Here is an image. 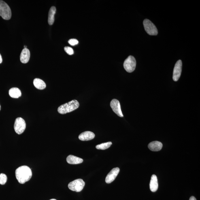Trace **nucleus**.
Instances as JSON below:
<instances>
[{"label": "nucleus", "instance_id": "13", "mask_svg": "<svg viewBox=\"0 0 200 200\" xmlns=\"http://www.w3.org/2000/svg\"><path fill=\"white\" fill-rule=\"evenodd\" d=\"M162 146V143L157 141H152L148 145L149 149L152 151H159L161 150Z\"/></svg>", "mask_w": 200, "mask_h": 200}, {"label": "nucleus", "instance_id": "12", "mask_svg": "<svg viewBox=\"0 0 200 200\" xmlns=\"http://www.w3.org/2000/svg\"><path fill=\"white\" fill-rule=\"evenodd\" d=\"M30 57V52L27 48H24L22 50L20 55V60L22 63H26L29 62Z\"/></svg>", "mask_w": 200, "mask_h": 200}, {"label": "nucleus", "instance_id": "21", "mask_svg": "<svg viewBox=\"0 0 200 200\" xmlns=\"http://www.w3.org/2000/svg\"><path fill=\"white\" fill-rule=\"evenodd\" d=\"M64 50H65L66 53L69 55H71L74 54V51L71 47L66 46L64 48Z\"/></svg>", "mask_w": 200, "mask_h": 200}, {"label": "nucleus", "instance_id": "15", "mask_svg": "<svg viewBox=\"0 0 200 200\" xmlns=\"http://www.w3.org/2000/svg\"><path fill=\"white\" fill-rule=\"evenodd\" d=\"M67 161L69 164H78L82 163L83 159L75 156L70 155L67 156Z\"/></svg>", "mask_w": 200, "mask_h": 200}, {"label": "nucleus", "instance_id": "14", "mask_svg": "<svg viewBox=\"0 0 200 200\" xmlns=\"http://www.w3.org/2000/svg\"><path fill=\"white\" fill-rule=\"evenodd\" d=\"M158 188L157 177L155 175H153L151 178L150 183V189L151 191L155 192Z\"/></svg>", "mask_w": 200, "mask_h": 200}, {"label": "nucleus", "instance_id": "19", "mask_svg": "<svg viewBox=\"0 0 200 200\" xmlns=\"http://www.w3.org/2000/svg\"><path fill=\"white\" fill-rule=\"evenodd\" d=\"M112 145V142L109 141V142L101 143V144L98 145L96 146V148L98 150H105L109 148Z\"/></svg>", "mask_w": 200, "mask_h": 200}, {"label": "nucleus", "instance_id": "8", "mask_svg": "<svg viewBox=\"0 0 200 200\" xmlns=\"http://www.w3.org/2000/svg\"><path fill=\"white\" fill-rule=\"evenodd\" d=\"M182 60H180L176 62L173 71V79L176 82L180 79L182 72Z\"/></svg>", "mask_w": 200, "mask_h": 200}, {"label": "nucleus", "instance_id": "18", "mask_svg": "<svg viewBox=\"0 0 200 200\" xmlns=\"http://www.w3.org/2000/svg\"><path fill=\"white\" fill-rule=\"evenodd\" d=\"M34 85L37 89L43 90L46 87V84L40 79L35 78L33 80Z\"/></svg>", "mask_w": 200, "mask_h": 200}, {"label": "nucleus", "instance_id": "4", "mask_svg": "<svg viewBox=\"0 0 200 200\" xmlns=\"http://www.w3.org/2000/svg\"><path fill=\"white\" fill-rule=\"evenodd\" d=\"M124 67L128 72L131 73L134 71L136 67V60L132 56H129L124 60Z\"/></svg>", "mask_w": 200, "mask_h": 200}, {"label": "nucleus", "instance_id": "7", "mask_svg": "<svg viewBox=\"0 0 200 200\" xmlns=\"http://www.w3.org/2000/svg\"><path fill=\"white\" fill-rule=\"evenodd\" d=\"M25 121L22 118H16L15 121L14 128L15 131L19 135L21 134L26 129Z\"/></svg>", "mask_w": 200, "mask_h": 200}, {"label": "nucleus", "instance_id": "23", "mask_svg": "<svg viewBox=\"0 0 200 200\" xmlns=\"http://www.w3.org/2000/svg\"><path fill=\"white\" fill-rule=\"evenodd\" d=\"M189 200H197V199H196L195 197L192 196V197L190 198Z\"/></svg>", "mask_w": 200, "mask_h": 200}, {"label": "nucleus", "instance_id": "22", "mask_svg": "<svg viewBox=\"0 0 200 200\" xmlns=\"http://www.w3.org/2000/svg\"><path fill=\"white\" fill-rule=\"evenodd\" d=\"M68 43L70 45L73 46L78 44L79 41L76 39H70L68 41Z\"/></svg>", "mask_w": 200, "mask_h": 200}, {"label": "nucleus", "instance_id": "10", "mask_svg": "<svg viewBox=\"0 0 200 200\" xmlns=\"http://www.w3.org/2000/svg\"><path fill=\"white\" fill-rule=\"evenodd\" d=\"M119 168L115 167L113 169L109 172L105 179V182L107 184H110L114 181L119 173Z\"/></svg>", "mask_w": 200, "mask_h": 200}, {"label": "nucleus", "instance_id": "17", "mask_svg": "<svg viewBox=\"0 0 200 200\" xmlns=\"http://www.w3.org/2000/svg\"><path fill=\"white\" fill-rule=\"evenodd\" d=\"M9 96L14 98H18L22 95L21 92L19 89L17 88H13L9 90Z\"/></svg>", "mask_w": 200, "mask_h": 200}, {"label": "nucleus", "instance_id": "24", "mask_svg": "<svg viewBox=\"0 0 200 200\" xmlns=\"http://www.w3.org/2000/svg\"><path fill=\"white\" fill-rule=\"evenodd\" d=\"M2 62V59L1 54H0V64Z\"/></svg>", "mask_w": 200, "mask_h": 200}, {"label": "nucleus", "instance_id": "16", "mask_svg": "<svg viewBox=\"0 0 200 200\" xmlns=\"http://www.w3.org/2000/svg\"><path fill=\"white\" fill-rule=\"evenodd\" d=\"M56 12L55 7H51L48 14V22L50 25H52L54 24V15Z\"/></svg>", "mask_w": 200, "mask_h": 200}, {"label": "nucleus", "instance_id": "25", "mask_svg": "<svg viewBox=\"0 0 200 200\" xmlns=\"http://www.w3.org/2000/svg\"><path fill=\"white\" fill-rule=\"evenodd\" d=\"M24 48H27V46H25H25H24Z\"/></svg>", "mask_w": 200, "mask_h": 200}, {"label": "nucleus", "instance_id": "6", "mask_svg": "<svg viewBox=\"0 0 200 200\" xmlns=\"http://www.w3.org/2000/svg\"><path fill=\"white\" fill-rule=\"evenodd\" d=\"M85 185V183L82 179H79L72 181L68 185V188L72 191L80 192L82 190Z\"/></svg>", "mask_w": 200, "mask_h": 200}, {"label": "nucleus", "instance_id": "20", "mask_svg": "<svg viewBox=\"0 0 200 200\" xmlns=\"http://www.w3.org/2000/svg\"><path fill=\"white\" fill-rule=\"evenodd\" d=\"M7 180V175L4 173L0 174V184L3 185L6 184Z\"/></svg>", "mask_w": 200, "mask_h": 200}, {"label": "nucleus", "instance_id": "9", "mask_svg": "<svg viewBox=\"0 0 200 200\" xmlns=\"http://www.w3.org/2000/svg\"><path fill=\"white\" fill-rule=\"evenodd\" d=\"M110 106L112 110L120 117H123L119 101L116 99H113L110 103Z\"/></svg>", "mask_w": 200, "mask_h": 200}, {"label": "nucleus", "instance_id": "26", "mask_svg": "<svg viewBox=\"0 0 200 200\" xmlns=\"http://www.w3.org/2000/svg\"><path fill=\"white\" fill-rule=\"evenodd\" d=\"M50 200H56V199H50Z\"/></svg>", "mask_w": 200, "mask_h": 200}, {"label": "nucleus", "instance_id": "2", "mask_svg": "<svg viewBox=\"0 0 200 200\" xmlns=\"http://www.w3.org/2000/svg\"><path fill=\"white\" fill-rule=\"evenodd\" d=\"M80 107V103L76 100H73L69 102L60 105L58 109V112L61 114H65L76 110Z\"/></svg>", "mask_w": 200, "mask_h": 200}, {"label": "nucleus", "instance_id": "5", "mask_svg": "<svg viewBox=\"0 0 200 200\" xmlns=\"http://www.w3.org/2000/svg\"><path fill=\"white\" fill-rule=\"evenodd\" d=\"M143 24L145 31L149 35H158V31L157 28L150 20L148 19L145 20L143 21Z\"/></svg>", "mask_w": 200, "mask_h": 200}, {"label": "nucleus", "instance_id": "3", "mask_svg": "<svg viewBox=\"0 0 200 200\" xmlns=\"http://www.w3.org/2000/svg\"><path fill=\"white\" fill-rule=\"evenodd\" d=\"M0 16L4 20H8L12 16V12L10 7L3 1H0Z\"/></svg>", "mask_w": 200, "mask_h": 200}, {"label": "nucleus", "instance_id": "11", "mask_svg": "<svg viewBox=\"0 0 200 200\" xmlns=\"http://www.w3.org/2000/svg\"><path fill=\"white\" fill-rule=\"evenodd\" d=\"M95 137V134L92 132L85 131L81 133L79 135V139L82 141H88L92 140Z\"/></svg>", "mask_w": 200, "mask_h": 200}, {"label": "nucleus", "instance_id": "1", "mask_svg": "<svg viewBox=\"0 0 200 200\" xmlns=\"http://www.w3.org/2000/svg\"><path fill=\"white\" fill-rule=\"evenodd\" d=\"M32 175L31 169L27 166H21L15 171L16 178L20 184H24L29 180Z\"/></svg>", "mask_w": 200, "mask_h": 200}, {"label": "nucleus", "instance_id": "27", "mask_svg": "<svg viewBox=\"0 0 200 200\" xmlns=\"http://www.w3.org/2000/svg\"><path fill=\"white\" fill-rule=\"evenodd\" d=\"M0 110H1V106H0Z\"/></svg>", "mask_w": 200, "mask_h": 200}]
</instances>
